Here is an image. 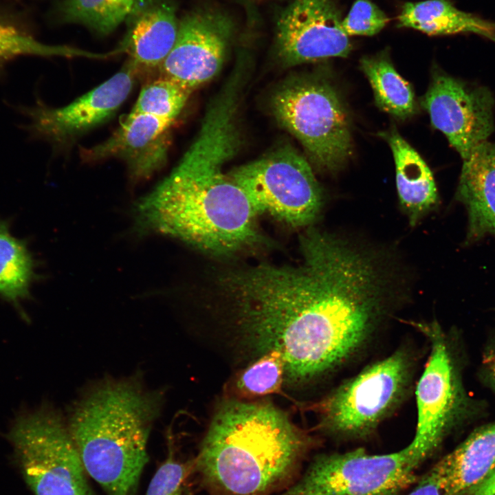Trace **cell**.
Wrapping results in <instances>:
<instances>
[{
  "label": "cell",
  "instance_id": "obj_1",
  "mask_svg": "<svg viewBox=\"0 0 495 495\" xmlns=\"http://www.w3.org/2000/svg\"><path fill=\"white\" fill-rule=\"evenodd\" d=\"M297 266L232 269L224 289L236 324L260 355L279 352L295 384L336 373L362 356L390 317L389 282L376 260L314 228Z\"/></svg>",
  "mask_w": 495,
  "mask_h": 495
},
{
  "label": "cell",
  "instance_id": "obj_2",
  "mask_svg": "<svg viewBox=\"0 0 495 495\" xmlns=\"http://www.w3.org/2000/svg\"><path fill=\"white\" fill-rule=\"evenodd\" d=\"M236 117L206 111L197 136L178 164L134 208L135 230L175 237L214 256H231L264 241L256 212L223 173L241 145Z\"/></svg>",
  "mask_w": 495,
  "mask_h": 495
},
{
  "label": "cell",
  "instance_id": "obj_3",
  "mask_svg": "<svg viewBox=\"0 0 495 495\" xmlns=\"http://www.w3.org/2000/svg\"><path fill=\"white\" fill-rule=\"evenodd\" d=\"M312 443L270 403L226 401L212 419L195 468L215 490L260 495L286 481Z\"/></svg>",
  "mask_w": 495,
  "mask_h": 495
},
{
  "label": "cell",
  "instance_id": "obj_4",
  "mask_svg": "<svg viewBox=\"0 0 495 495\" xmlns=\"http://www.w3.org/2000/svg\"><path fill=\"white\" fill-rule=\"evenodd\" d=\"M164 402L142 375L104 378L78 399L67 422L84 468L107 495H134Z\"/></svg>",
  "mask_w": 495,
  "mask_h": 495
},
{
  "label": "cell",
  "instance_id": "obj_5",
  "mask_svg": "<svg viewBox=\"0 0 495 495\" xmlns=\"http://www.w3.org/2000/svg\"><path fill=\"white\" fill-rule=\"evenodd\" d=\"M417 361L412 348L400 346L341 382L311 406L318 430L336 440L370 437L410 396Z\"/></svg>",
  "mask_w": 495,
  "mask_h": 495
},
{
  "label": "cell",
  "instance_id": "obj_6",
  "mask_svg": "<svg viewBox=\"0 0 495 495\" xmlns=\"http://www.w3.org/2000/svg\"><path fill=\"white\" fill-rule=\"evenodd\" d=\"M429 343V355L415 386L417 424L412 442L429 456L452 432L481 410L466 390L456 340L439 322H409Z\"/></svg>",
  "mask_w": 495,
  "mask_h": 495
},
{
  "label": "cell",
  "instance_id": "obj_7",
  "mask_svg": "<svg viewBox=\"0 0 495 495\" xmlns=\"http://www.w3.org/2000/svg\"><path fill=\"white\" fill-rule=\"evenodd\" d=\"M277 121L303 146L321 170H339L351 154L346 109L335 87L315 76H296L283 83L272 96Z\"/></svg>",
  "mask_w": 495,
  "mask_h": 495
},
{
  "label": "cell",
  "instance_id": "obj_8",
  "mask_svg": "<svg viewBox=\"0 0 495 495\" xmlns=\"http://www.w3.org/2000/svg\"><path fill=\"white\" fill-rule=\"evenodd\" d=\"M8 438L35 495H94L68 424L53 407L19 415Z\"/></svg>",
  "mask_w": 495,
  "mask_h": 495
},
{
  "label": "cell",
  "instance_id": "obj_9",
  "mask_svg": "<svg viewBox=\"0 0 495 495\" xmlns=\"http://www.w3.org/2000/svg\"><path fill=\"white\" fill-rule=\"evenodd\" d=\"M428 457L412 441L384 454L364 448L321 454L280 495H399L417 481L416 471Z\"/></svg>",
  "mask_w": 495,
  "mask_h": 495
},
{
  "label": "cell",
  "instance_id": "obj_10",
  "mask_svg": "<svg viewBox=\"0 0 495 495\" xmlns=\"http://www.w3.org/2000/svg\"><path fill=\"white\" fill-rule=\"evenodd\" d=\"M254 210L292 227L308 226L318 216L322 192L307 160L289 145L240 166L228 174Z\"/></svg>",
  "mask_w": 495,
  "mask_h": 495
},
{
  "label": "cell",
  "instance_id": "obj_11",
  "mask_svg": "<svg viewBox=\"0 0 495 495\" xmlns=\"http://www.w3.org/2000/svg\"><path fill=\"white\" fill-rule=\"evenodd\" d=\"M421 105L432 126L446 135L463 160L494 130V98L490 90L440 70L434 71Z\"/></svg>",
  "mask_w": 495,
  "mask_h": 495
},
{
  "label": "cell",
  "instance_id": "obj_12",
  "mask_svg": "<svg viewBox=\"0 0 495 495\" xmlns=\"http://www.w3.org/2000/svg\"><path fill=\"white\" fill-rule=\"evenodd\" d=\"M230 19L217 11L190 12L179 21L175 44L159 67L161 76L193 91L221 70L233 33Z\"/></svg>",
  "mask_w": 495,
  "mask_h": 495
},
{
  "label": "cell",
  "instance_id": "obj_13",
  "mask_svg": "<svg viewBox=\"0 0 495 495\" xmlns=\"http://www.w3.org/2000/svg\"><path fill=\"white\" fill-rule=\"evenodd\" d=\"M333 0H294L277 23L276 50L287 66L331 57H346L349 36Z\"/></svg>",
  "mask_w": 495,
  "mask_h": 495
},
{
  "label": "cell",
  "instance_id": "obj_14",
  "mask_svg": "<svg viewBox=\"0 0 495 495\" xmlns=\"http://www.w3.org/2000/svg\"><path fill=\"white\" fill-rule=\"evenodd\" d=\"M138 69L130 62L108 80L59 108L38 107L34 126L58 142L72 141L110 119L133 89Z\"/></svg>",
  "mask_w": 495,
  "mask_h": 495
},
{
  "label": "cell",
  "instance_id": "obj_15",
  "mask_svg": "<svg viewBox=\"0 0 495 495\" xmlns=\"http://www.w3.org/2000/svg\"><path fill=\"white\" fill-rule=\"evenodd\" d=\"M172 124L150 115L128 114L110 137L89 148L81 149V158L86 162L121 160L126 165L131 182H143L165 165Z\"/></svg>",
  "mask_w": 495,
  "mask_h": 495
},
{
  "label": "cell",
  "instance_id": "obj_16",
  "mask_svg": "<svg viewBox=\"0 0 495 495\" xmlns=\"http://www.w3.org/2000/svg\"><path fill=\"white\" fill-rule=\"evenodd\" d=\"M463 161L454 199L467 212L463 243L470 246L495 238V142H482Z\"/></svg>",
  "mask_w": 495,
  "mask_h": 495
},
{
  "label": "cell",
  "instance_id": "obj_17",
  "mask_svg": "<svg viewBox=\"0 0 495 495\" xmlns=\"http://www.w3.org/2000/svg\"><path fill=\"white\" fill-rule=\"evenodd\" d=\"M128 19L122 52L138 71L159 68L177 38L179 21L175 7L166 0H138Z\"/></svg>",
  "mask_w": 495,
  "mask_h": 495
},
{
  "label": "cell",
  "instance_id": "obj_18",
  "mask_svg": "<svg viewBox=\"0 0 495 495\" xmlns=\"http://www.w3.org/2000/svg\"><path fill=\"white\" fill-rule=\"evenodd\" d=\"M435 465L447 495L470 492L495 468V420L475 428Z\"/></svg>",
  "mask_w": 495,
  "mask_h": 495
},
{
  "label": "cell",
  "instance_id": "obj_19",
  "mask_svg": "<svg viewBox=\"0 0 495 495\" xmlns=\"http://www.w3.org/2000/svg\"><path fill=\"white\" fill-rule=\"evenodd\" d=\"M392 150L396 168L399 199L415 226L426 213L439 204L432 173L419 153L393 129L382 135Z\"/></svg>",
  "mask_w": 495,
  "mask_h": 495
},
{
  "label": "cell",
  "instance_id": "obj_20",
  "mask_svg": "<svg viewBox=\"0 0 495 495\" xmlns=\"http://www.w3.org/2000/svg\"><path fill=\"white\" fill-rule=\"evenodd\" d=\"M399 25L429 35L473 33L495 42V23L457 9L450 0L408 2L398 16Z\"/></svg>",
  "mask_w": 495,
  "mask_h": 495
},
{
  "label": "cell",
  "instance_id": "obj_21",
  "mask_svg": "<svg viewBox=\"0 0 495 495\" xmlns=\"http://www.w3.org/2000/svg\"><path fill=\"white\" fill-rule=\"evenodd\" d=\"M360 64L372 87L375 102L382 110L402 120L414 114L415 100L411 87L387 56L364 57Z\"/></svg>",
  "mask_w": 495,
  "mask_h": 495
},
{
  "label": "cell",
  "instance_id": "obj_22",
  "mask_svg": "<svg viewBox=\"0 0 495 495\" xmlns=\"http://www.w3.org/2000/svg\"><path fill=\"white\" fill-rule=\"evenodd\" d=\"M33 265L25 243L12 236L0 221V295L15 304L28 296Z\"/></svg>",
  "mask_w": 495,
  "mask_h": 495
},
{
  "label": "cell",
  "instance_id": "obj_23",
  "mask_svg": "<svg viewBox=\"0 0 495 495\" xmlns=\"http://www.w3.org/2000/svg\"><path fill=\"white\" fill-rule=\"evenodd\" d=\"M138 0H64L65 21L83 25L106 35L115 30L131 14Z\"/></svg>",
  "mask_w": 495,
  "mask_h": 495
},
{
  "label": "cell",
  "instance_id": "obj_24",
  "mask_svg": "<svg viewBox=\"0 0 495 495\" xmlns=\"http://www.w3.org/2000/svg\"><path fill=\"white\" fill-rule=\"evenodd\" d=\"M192 92L181 84L161 76L142 87L129 114L150 115L173 123Z\"/></svg>",
  "mask_w": 495,
  "mask_h": 495
},
{
  "label": "cell",
  "instance_id": "obj_25",
  "mask_svg": "<svg viewBox=\"0 0 495 495\" xmlns=\"http://www.w3.org/2000/svg\"><path fill=\"white\" fill-rule=\"evenodd\" d=\"M285 380V364L281 354L276 351L261 355L249 366L238 380L236 386L243 393L260 396L279 390Z\"/></svg>",
  "mask_w": 495,
  "mask_h": 495
},
{
  "label": "cell",
  "instance_id": "obj_26",
  "mask_svg": "<svg viewBox=\"0 0 495 495\" xmlns=\"http://www.w3.org/2000/svg\"><path fill=\"white\" fill-rule=\"evenodd\" d=\"M76 48L41 43L16 27L0 21V63L22 55L74 57Z\"/></svg>",
  "mask_w": 495,
  "mask_h": 495
},
{
  "label": "cell",
  "instance_id": "obj_27",
  "mask_svg": "<svg viewBox=\"0 0 495 495\" xmlns=\"http://www.w3.org/2000/svg\"><path fill=\"white\" fill-rule=\"evenodd\" d=\"M388 22L386 15L369 0H357L342 21V28L349 36H372Z\"/></svg>",
  "mask_w": 495,
  "mask_h": 495
},
{
  "label": "cell",
  "instance_id": "obj_28",
  "mask_svg": "<svg viewBox=\"0 0 495 495\" xmlns=\"http://www.w3.org/2000/svg\"><path fill=\"white\" fill-rule=\"evenodd\" d=\"M171 440L170 436L168 457L151 479L146 495H182L188 467L175 459Z\"/></svg>",
  "mask_w": 495,
  "mask_h": 495
},
{
  "label": "cell",
  "instance_id": "obj_29",
  "mask_svg": "<svg viewBox=\"0 0 495 495\" xmlns=\"http://www.w3.org/2000/svg\"><path fill=\"white\" fill-rule=\"evenodd\" d=\"M408 495H447L435 465L417 479Z\"/></svg>",
  "mask_w": 495,
  "mask_h": 495
},
{
  "label": "cell",
  "instance_id": "obj_30",
  "mask_svg": "<svg viewBox=\"0 0 495 495\" xmlns=\"http://www.w3.org/2000/svg\"><path fill=\"white\" fill-rule=\"evenodd\" d=\"M479 375L484 384L495 394V336L484 348Z\"/></svg>",
  "mask_w": 495,
  "mask_h": 495
},
{
  "label": "cell",
  "instance_id": "obj_31",
  "mask_svg": "<svg viewBox=\"0 0 495 495\" xmlns=\"http://www.w3.org/2000/svg\"><path fill=\"white\" fill-rule=\"evenodd\" d=\"M470 493L471 495H495V468Z\"/></svg>",
  "mask_w": 495,
  "mask_h": 495
},
{
  "label": "cell",
  "instance_id": "obj_32",
  "mask_svg": "<svg viewBox=\"0 0 495 495\" xmlns=\"http://www.w3.org/2000/svg\"><path fill=\"white\" fill-rule=\"evenodd\" d=\"M185 495H191V494L186 493V494H185Z\"/></svg>",
  "mask_w": 495,
  "mask_h": 495
}]
</instances>
